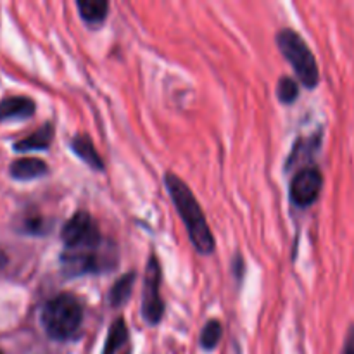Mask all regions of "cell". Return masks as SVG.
Returning a JSON list of instances; mask_svg holds the SVG:
<instances>
[{
    "label": "cell",
    "instance_id": "1",
    "mask_svg": "<svg viewBox=\"0 0 354 354\" xmlns=\"http://www.w3.org/2000/svg\"><path fill=\"white\" fill-rule=\"evenodd\" d=\"M166 187L171 196L173 203H175L176 211L182 216L183 223H185L189 237L192 241L194 248L203 254H209L214 249V239L211 234L209 227L206 223L203 209H201L199 203L194 197L192 190L182 182L176 175L168 173L166 175Z\"/></svg>",
    "mask_w": 354,
    "mask_h": 354
},
{
    "label": "cell",
    "instance_id": "2",
    "mask_svg": "<svg viewBox=\"0 0 354 354\" xmlns=\"http://www.w3.org/2000/svg\"><path fill=\"white\" fill-rule=\"evenodd\" d=\"M82 317L83 311L78 299L69 294H61L48 301L47 306L44 308L41 324L47 330L48 337L55 339V341H66L78 330Z\"/></svg>",
    "mask_w": 354,
    "mask_h": 354
},
{
    "label": "cell",
    "instance_id": "3",
    "mask_svg": "<svg viewBox=\"0 0 354 354\" xmlns=\"http://www.w3.org/2000/svg\"><path fill=\"white\" fill-rule=\"evenodd\" d=\"M277 44H279V48L283 54V57L294 68L301 83L306 88H315L318 82H320V71H318L317 59H315L313 52L306 45V41L296 31L286 28V30H282L277 35Z\"/></svg>",
    "mask_w": 354,
    "mask_h": 354
},
{
    "label": "cell",
    "instance_id": "4",
    "mask_svg": "<svg viewBox=\"0 0 354 354\" xmlns=\"http://www.w3.org/2000/svg\"><path fill=\"white\" fill-rule=\"evenodd\" d=\"M61 237L62 242L73 251H78L80 248L92 249L99 244V232H97V227L90 214L85 211L76 213L64 225Z\"/></svg>",
    "mask_w": 354,
    "mask_h": 354
},
{
    "label": "cell",
    "instance_id": "5",
    "mask_svg": "<svg viewBox=\"0 0 354 354\" xmlns=\"http://www.w3.org/2000/svg\"><path fill=\"white\" fill-rule=\"evenodd\" d=\"M159 283H161V268L156 256H152L147 265V273H145L144 299H142V313H144L145 322L151 325L158 324L165 313V304L159 296Z\"/></svg>",
    "mask_w": 354,
    "mask_h": 354
},
{
    "label": "cell",
    "instance_id": "6",
    "mask_svg": "<svg viewBox=\"0 0 354 354\" xmlns=\"http://www.w3.org/2000/svg\"><path fill=\"white\" fill-rule=\"evenodd\" d=\"M324 187V176L318 168H303L290 182V199L296 206H311Z\"/></svg>",
    "mask_w": 354,
    "mask_h": 354
},
{
    "label": "cell",
    "instance_id": "7",
    "mask_svg": "<svg viewBox=\"0 0 354 354\" xmlns=\"http://www.w3.org/2000/svg\"><path fill=\"white\" fill-rule=\"evenodd\" d=\"M35 102L28 97H9L0 102V121L33 116Z\"/></svg>",
    "mask_w": 354,
    "mask_h": 354
},
{
    "label": "cell",
    "instance_id": "8",
    "mask_svg": "<svg viewBox=\"0 0 354 354\" xmlns=\"http://www.w3.org/2000/svg\"><path fill=\"white\" fill-rule=\"evenodd\" d=\"M48 171L45 161L37 158H23L17 159L10 166V175L16 180H31L38 178V176H44Z\"/></svg>",
    "mask_w": 354,
    "mask_h": 354
},
{
    "label": "cell",
    "instance_id": "9",
    "mask_svg": "<svg viewBox=\"0 0 354 354\" xmlns=\"http://www.w3.org/2000/svg\"><path fill=\"white\" fill-rule=\"evenodd\" d=\"M52 135H54V127L50 123H45L40 130L31 133L30 137L23 138L16 144V151L28 152V151H40V149H47L52 142Z\"/></svg>",
    "mask_w": 354,
    "mask_h": 354
},
{
    "label": "cell",
    "instance_id": "10",
    "mask_svg": "<svg viewBox=\"0 0 354 354\" xmlns=\"http://www.w3.org/2000/svg\"><path fill=\"white\" fill-rule=\"evenodd\" d=\"M71 147L73 151H75V154L78 156V158H82L90 168L102 169V159H100L99 152L95 151L92 140H90L86 135H78V137L73 138Z\"/></svg>",
    "mask_w": 354,
    "mask_h": 354
},
{
    "label": "cell",
    "instance_id": "11",
    "mask_svg": "<svg viewBox=\"0 0 354 354\" xmlns=\"http://www.w3.org/2000/svg\"><path fill=\"white\" fill-rule=\"evenodd\" d=\"M78 9L83 19L90 21V23H99V21L106 19L109 3L106 0H82L78 2Z\"/></svg>",
    "mask_w": 354,
    "mask_h": 354
},
{
    "label": "cell",
    "instance_id": "12",
    "mask_svg": "<svg viewBox=\"0 0 354 354\" xmlns=\"http://www.w3.org/2000/svg\"><path fill=\"white\" fill-rule=\"evenodd\" d=\"M128 339V328L127 324H124L123 318H118L109 328V335H107L106 346H104V353L102 354H114L121 346L127 342Z\"/></svg>",
    "mask_w": 354,
    "mask_h": 354
},
{
    "label": "cell",
    "instance_id": "13",
    "mask_svg": "<svg viewBox=\"0 0 354 354\" xmlns=\"http://www.w3.org/2000/svg\"><path fill=\"white\" fill-rule=\"evenodd\" d=\"M133 282H135L133 273H127V275L121 277V279L114 283L109 296V301L113 306H121V304L130 297L131 289H133Z\"/></svg>",
    "mask_w": 354,
    "mask_h": 354
},
{
    "label": "cell",
    "instance_id": "14",
    "mask_svg": "<svg viewBox=\"0 0 354 354\" xmlns=\"http://www.w3.org/2000/svg\"><path fill=\"white\" fill-rule=\"evenodd\" d=\"M221 339V324L218 320H209L203 328L201 334V346L207 351L216 348V344Z\"/></svg>",
    "mask_w": 354,
    "mask_h": 354
},
{
    "label": "cell",
    "instance_id": "15",
    "mask_svg": "<svg viewBox=\"0 0 354 354\" xmlns=\"http://www.w3.org/2000/svg\"><path fill=\"white\" fill-rule=\"evenodd\" d=\"M277 95H279L280 102L292 104L299 95V85L292 78H282L277 86Z\"/></svg>",
    "mask_w": 354,
    "mask_h": 354
},
{
    "label": "cell",
    "instance_id": "16",
    "mask_svg": "<svg viewBox=\"0 0 354 354\" xmlns=\"http://www.w3.org/2000/svg\"><path fill=\"white\" fill-rule=\"evenodd\" d=\"M342 354H354V325H351L346 334L344 346H342Z\"/></svg>",
    "mask_w": 354,
    "mask_h": 354
},
{
    "label": "cell",
    "instance_id": "17",
    "mask_svg": "<svg viewBox=\"0 0 354 354\" xmlns=\"http://www.w3.org/2000/svg\"><path fill=\"white\" fill-rule=\"evenodd\" d=\"M6 263H7V256L3 254L2 251H0V270H2L3 266H6Z\"/></svg>",
    "mask_w": 354,
    "mask_h": 354
},
{
    "label": "cell",
    "instance_id": "18",
    "mask_svg": "<svg viewBox=\"0 0 354 354\" xmlns=\"http://www.w3.org/2000/svg\"><path fill=\"white\" fill-rule=\"evenodd\" d=\"M0 354H2V353H0Z\"/></svg>",
    "mask_w": 354,
    "mask_h": 354
}]
</instances>
